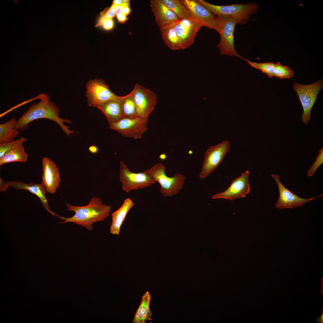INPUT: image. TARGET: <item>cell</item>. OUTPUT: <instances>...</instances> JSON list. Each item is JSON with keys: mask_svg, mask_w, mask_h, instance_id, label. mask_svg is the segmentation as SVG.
Here are the masks:
<instances>
[{"mask_svg": "<svg viewBox=\"0 0 323 323\" xmlns=\"http://www.w3.org/2000/svg\"><path fill=\"white\" fill-rule=\"evenodd\" d=\"M196 0L214 15L237 17L242 23L246 22L249 16L256 12L258 9L257 4L252 3L222 6L213 4L203 0Z\"/></svg>", "mask_w": 323, "mask_h": 323, "instance_id": "8992f818", "label": "cell"}, {"mask_svg": "<svg viewBox=\"0 0 323 323\" xmlns=\"http://www.w3.org/2000/svg\"><path fill=\"white\" fill-rule=\"evenodd\" d=\"M134 203L129 198L125 199L121 206L112 214V221L110 232L113 235H119L120 228L130 209Z\"/></svg>", "mask_w": 323, "mask_h": 323, "instance_id": "ffe728a7", "label": "cell"}, {"mask_svg": "<svg viewBox=\"0 0 323 323\" xmlns=\"http://www.w3.org/2000/svg\"><path fill=\"white\" fill-rule=\"evenodd\" d=\"M294 76V71L289 67L283 65L279 62L275 63L273 76L284 79L292 78Z\"/></svg>", "mask_w": 323, "mask_h": 323, "instance_id": "4316f807", "label": "cell"}, {"mask_svg": "<svg viewBox=\"0 0 323 323\" xmlns=\"http://www.w3.org/2000/svg\"><path fill=\"white\" fill-rule=\"evenodd\" d=\"M138 117L148 119L157 102L156 95L149 89L136 83L131 92Z\"/></svg>", "mask_w": 323, "mask_h": 323, "instance_id": "30bf717a", "label": "cell"}, {"mask_svg": "<svg viewBox=\"0 0 323 323\" xmlns=\"http://www.w3.org/2000/svg\"><path fill=\"white\" fill-rule=\"evenodd\" d=\"M119 178L122 189L126 192L146 188L156 182L144 171L137 173L131 171L122 161L120 162Z\"/></svg>", "mask_w": 323, "mask_h": 323, "instance_id": "52a82bcc", "label": "cell"}, {"mask_svg": "<svg viewBox=\"0 0 323 323\" xmlns=\"http://www.w3.org/2000/svg\"><path fill=\"white\" fill-rule=\"evenodd\" d=\"M131 11V10L129 5L125 7L122 10L121 12V13L127 16L130 13Z\"/></svg>", "mask_w": 323, "mask_h": 323, "instance_id": "d590c367", "label": "cell"}, {"mask_svg": "<svg viewBox=\"0 0 323 323\" xmlns=\"http://www.w3.org/2000/svg\"><path fill=\"white\" fill-rule=\"evenodd\" d=\"M89 150L91 153L95 154L97 153L98 152V148L97 146L94 144L89 147Z\"/></svg>", "mask_w": 323, "mask_h": 323, "instance_id": "e575fe53", "label": "cell"}, {"mask_svg": "<svg viewBox=\"0 0 323 323\" xmlns=\"http://www.w3.org/2000/svg\"><path fill=\"white\" fill-rule=\"evenodd\" d=\"M130 4V3H124L123 2L121 4L116 5L115 6V13L116 15L120 14L121 13V12L122 10L126 6H129Z\"/></svg>", "mask_w": 323, "mask_h": 323, "instance_id": "d6a6232c", "label": "cell"}, {"mask_svg": "<svg viewBox=\"0 0 323 323\" xmlns=\"http://www.w3.org/2000/svg\"><path fill=\"white\" fill-rule=\"evenodd\" d=\"M250 171L246 170L239 177L234 179L225 191L213 195V199H224L233 201L244 197L250 192L249 179Z\"/></svg>", "mask_w": 323, "mask_h": 323, "instance_id": "9a60e30c", "label": "cell"}, {"mask_svg": "<svg viewBox=\"0 0 323 323\" xmlns=\"http://www.w3.org/2000/svg\"><path fill=\"white\" fill-rule=\"evenodd\" d=\"M161 0L163 3L171 10L179 19H184L192 17L188 9L181 2L180 0Z\"/></svg>", "mask_w": 323, "mask_h": 323, "instance_id": "d4e9b609", "label": "cell"}, {"mask_svg": "<svg viewBox=\"0 0 323 323\" xmlns=\"http://www.w3.org/2000/svg\"><path fill=\"white\" fill-rule=\"evenodd\" d=\"M148 119L139 117L134 118H124L109 124L110 128L127 138L137 139L142 138L148 129Z\"/></svg>", "mask_w": 323, "mask_h": 323, "instance_id": "9c48e42d", "label": "cell"}, {"mask_svg": "<svg viewBox=\"0 0 323 323\" xmlns=\"http://www.w3.org/2000/svg\"><path fill=\"white\" fill-rule=\"evenodd\" d=\"M5 183L8 188L9 187H11L16 189L26 190L35 194L40 199L44 209L53 215L55 216V213L52 212L50 210L48 200L45 195L46 191L45 187L42 183L37 184L30 182L28 184H26L14 181H8L5 182Z\"/></svg>", "mask_w": 323, "mask_h": 323, "instance_id": "d6986e66", "label": "cell"}, {"mask_svg": "<svg viewBox=\"0 0 323 323\" xmlns=\"http://www.w3.org/2000/svg\"><path fill=\"white\" fill-rule=\"evenodd\" d=\"M123 3V0H114L112 2V4L116 6L120 4Z\"/></svg>", "mask_w": 323, "mask_h": 323, "instance_id": "f35d334b", "label": "cell"}, {"mask_svg": "<svg viewBox=\"0 0 323 323\" xmlns=\"http://www.w3.org/2000/svg\"><path fill=\"white\" fill-rule=\"evenodd\" d=\"M230 147V142L228 140L210 147L205 155L199 177L203 179L209 175L222 162Z\"/></svg>", "mask_w": 323, "mask_h": 323, "instance_id": "8fae6325", "label": "cell"}, {"mask_svg": "<svg viewBox=\"0 0 323 323\" xmlns=\"http://www.w3.org/2000/svg\"><path fill=\"white\" fill-rule=\"evenodd\" d=\"M86 96L88 105L96 107L119 96L110 89L109 86L101 79L90 80L86 85Z\"/></svg>", "mask_w": 323, "mask_h": 323, "instance_id": "ba28073f", "label": "cell"}, {"mask_svg": "<svg viewBox=\"0 0 323 323\" xmlns=\"http://www.w3.org/2000/svg\"><path fill=\"white\" fill-rule=\"evenodd\" d=\"M27 138L22 137L13 141L0 143V159L10 149L17 145L27 141Z\"/></svg>", "mask_w": 323, "mask_h": 323, "instance_id": "f1b7e54d", "label": "cell"}, {"mask_svg": "<svg viewBox=\"0 0 323 323\" xmlns=\"http://www.w3.org/2000/svg\"><path fill=\"white\" fill-rule=\"evenodd\" d=\"M130 0H123V2L124 3H128L130 2Z\"/></svg>", "mask_w": 323, "mask_h": 323, "instance_id": "ab89813d", "label": "cell"}, {"mask_svg": "<svg viewBox=\"0 0 323 323\" xmlns=\"http://www.w3.org/2000/svg\"><path fill=\"white\" fill-rule=\"evenodd\" d=\"M97 25L101 26L106 30H109L112 29L113 28L114 22L112 19L101 16Z\"/></svg>", "mask_w": 323, "mask_h": 323, "instance_id": "4dcf8cb0", "label": "cell"}, {"mask_svg": "<svg viewBox=\"0 0 323 323\" xmlns=\"http://www.w3.org/2000/svg\"><path fill=\"white\" fill-rule=\"evenodd\" d=\"M0 192H4L6 191L8 188L6 187L5 182L3 181L1 178H0Z\"/></svg>", "mask_w": 323, "mask_h": 323, "instance_id": "8d00e7d4", "label": "cell"}, {"mask_svg": "<svg viewBox=\"0 0 323 323\" xmlns=\"http://www.w3.org/2000/svg\"><path fill=\"white\" fill-rule=\"evenodd\" d=\"M220 39L217 46L221 55H226L246 59L239 55L234 47V32L236 25L241 23L240 19L234 16H218Z\"/></svg>", "mask_w": 323, "mask_h": 323, "instance_id": "277c9868", "label": "cell"}, {"mask_svg": "<svg viewBox=\"0 0 323 323\" xmlns=\"http://www.w3.org/2000/svg\"><path fill=\"white\" fill-rule=\"evenodd\" d=\"M175 22L159 28L165 44L173 50L181 49L179 39L175 29Z\"/></svg>", "mask_w": 323, "mask_h": 323, "instance_id": "7402d4cb", "label": "cell"}, {"mask_svg": "<svg viewBox=\"0 0 323 323\" xmlns=\"http://www.w3.org/2000/svg\"><path fill=\"white\" fill-rule=\"evenodd\" d=\"M123 97L124 96H119L96 107L105 116L109 124L124 118L122 109Z\"/></svg>", "mask_w": 323, "mask_h": 323, "instance_id": "ac0fdd59", "label": "cell"}, {"mask_svg": "<svg viewBox=\"0 0 323 323\" xmlns=\"http://www.w3.org/2000/svg\"><path fill=\"white\" fill-rule=\"evenodd\" d=\"M116 16L118 22L120 23H124L128 19L127 16L121 13L116 15Z\"/></svg>", "mask_w": 323, "mask_h": 323, "instance_id": "836d02e7", "label": "cell"}, {"mask_svg": "<svg viewBox=\"0 0 323 323\" xmlns=\"http://www.w3.org/2000/svg\"><path fill=\"white\" fill-rule=\"evenodd\" d=\"M189 12L191 16L203 23L208 29L220 31L219 19L196 0H181Z\"/></svg>", "mask_w": 323, "mask_h": 323, "instance_id": "4fadbf2b", "label": "cell"}, {"mask_svg": "<svg viewBox=\"0 0 323 323\" xmlns=\"http://www.w3.org/2000/svg\"><path fill=\"white\" fill-rule=\"evenodd\" d=\"M122 109L124 118H134L138 117L133 96L130 92L124 96Z\"/></svg>", "mask_w": 323, "mask_h": 323, "instance_id": "484cf974", "label": "cell"}, {"mask_svg": "<svg viewBox=\"0 0 323 323\" xmlns=\"http://www.w3.org/2000/svg\"><path fill=\"white\" fill-rule=\"evenodd\" d=\"M40 101L37 103H35L30 107L17 121L16 128L19 130L24 131L28 127L30 123L34 120L40 118H46L56 123L62 130L68 136L74 134L73 130H70L69 127L64 124L67 122L71 124V122L67 119L59 117L60 111L59 108L50 99L49 95L41 94Z\"/></svg>", "mask_w": 323, "mask_h": 323, "instance_id": "6da1fadb", "label": "cell"}, {"mask_svg": "<svg viewBox=\"0 0 323 323\" xmlns=\"http://www.w3.org/2000/svg\"><path fill=\"white\" fill-rule=\"evenodd\" d=\"M323 309H322V313L321 315L318 318H316V317H315V318L316 319V323H319V322L320 323H323Z\"/></svg>", "mask_w": 323, "mask_h": 323, "instance_id": "74e56055", "label": "cell"}, {"mask_svg": "<svg viewBox=\"0 0 323 323\" xmlns=\"http://www.w3.org/2000/svg\"><path fill=\"white\" fill-rule=\"evenodd\" d=\"M150 6L159 28L176 22L179 18L161 0H151Z\"/></svg>", "mask_w": 323, "mask_h": 323, "instance_id": "e0dca14e", "label": "cell"}, {"mask_svg": "<svg viewBox=\"0 0 323 323\" xmlns=\"http://www.w3.org/2000/svg\"><path fill=\"white\" fill-rule=\"evenodd\" d=\"M246 61L252 67L260 70L263 73L266 74L270 78L273 76V71L275 65L273 62L256 63L247 60Z\"/></svg>", "mask_w": 323, "mask_h": 323, "instance_id": "83f0119b", "label": "cell"}, {"mask_svg": "<svg viewBox=\"0 0 323 323\" xmlns=\"http://www.w3.org/2000/svg\"><path fill=\"white\" fill-rule=\"evenodd\" d=\"M204 24L193 17L179 19L175 23L181 49H184L194 42L196 33Z\"/></svg>", "mask_w": 323, "mask_h": 323, "instance_id": "7c38bea8", "label": "cell"}, {"mask_svg": "<svg viewBox=\"0 0 323 323\" xmlns=\"http://www.w3.org/2000/svg\"><path fill=\"white\" fill-rule=\"evenodd\" d=\"M323 87V80L309 85H302L297 82L293 85L292 88L296 92L303 108L301 119L306 125L310 119L311 109Z\"/></svg>", "mask_w": 323, "mask_h": 323, "instance_id": "5b68a950", "label": "cell"}, {"mask_svg": "<svg viewBox=\"0 0 323 323\" xmlns=\"http://www.w3.org/2000/svg\"><path fill=\"white\" fill-rule=\"evenodd\" d=\"M151 298V296L148 291L143 295L133 319V323H144L146 321L152 320V313L149 307Z\"/></svg>", "mask_w": 323, "mask_h": 323, "instance_id": "44dd1931", "label": "cell"}, {"mask_svg": "<svg viewBox=\"0 0 323 323\" xmlns=\"http://www.w3.org/2000/svg\"><path fill=\"white\" fill-rule=\"evenodd\" d=\"M323 163V148L319 151L318 156L316 158V160L307 172V175L309 177L313 176L318 167Z\"/></svg>", "mask_w": 323, "mask_h": 323, "instance_id": "f546056e", "label": "cell"}, {"mask_svg": "<svg viewBox=\"0 0 323 323\" xmlns=\"http://www.w3.org/2000/svg\"><path fill=\"white\" fill-rule=\"evenodd\" d=\"M43 167L42 182L46 191L54 194L60 185L58 168L56 164L50 159L45 157L42 159Z\"/></svg>", "mask_w": 323, "mask_h": 323, "instance_id": "2e32d148", "label": "cell"}, {"mask_svg": "<svg viewBox=\"0 0 323 323\" xmlns=\"http://www.w3.org/2000/svg\"><path fill=\"white\" fill-rule=\"evenodd\" d=\"M271 176L276 182L279 190V198L275 205L277 208L282 209L300 207L306 202L323 196L322 194L308 199L301 198L286 188L281 182L280 178L277 174H272Z\"/></svg>", "mask_w": 323, "mask_h": 323, "instance_id": "5bb4252c", "label": "cell"}, {"mask_svg": "<svg viewBox=\"0 0 323 323\" xmlns=\"http://www.w3.org/2000/svg\"><path fill=\"white\" fill-rule=\"evenodd\" d=\"M165 165L157 163L144 171L159 183L160 192L165 197L172 196L176 194L182 188L185 177L182 174L176 173L169 177L166 174Z\"/></svg>", "mask_w": 323, "mask_h": 323, "instance_id": "3957f363", "label": "cell"}, {"mask_svg": "<svg viewBox=\"0 0 323 323\" xmlns=\"http://www.w3.org/2000/svg\"><path fill=\"white\" fill-rule=\"evenodd\" d=\"M67 210L74 211V214L70 217L65 218L55 214V216L64 221L60 223L73 222L83 226L89 231L93 229V225L95 222L104 220L109 215L111 207L103 203L102 200L97 197L91 199L88 204L79 206L71 205L66 203Z\"/></svg>", "mask_w": 323, "mask_h": 323, "instance_id": "7a4b0ae2", "label": "cell"}, {"mask_svg": "<svg viewBox=\"0 0 323 323\" xmlns=\"http://www.w3.org/2000/svg\"><path fill=\"white\" fill-rule=\"evenodd\" d=\"M17 121L14 117L7 122L0 124V143L11 141L20 133L16 127Z\"/></svg>", "mask_w": 323, "mask_h": 323, "instance_id": "603a6c76", "label": "cell"}, {"mask_svg": "<svg viewBox=\"0 0 323 323\" xmlns=\"http://www.w3.org/2000/svg\"><path fill=\"white\" fill-rule=\"evenodd\" d=\"M20 144L7 152L0 159V166L4 164L13 162H24L27 160L28 155L22 145Z\"/></svg>", "mask_w": 323, "mask_h": 323, "instance_id": "cb8c5ba5", "label": "cell"}, {"mask_svg": "<svg viewBox=\"0 0 323 323\" xmlns=\"http://www.w3.org/2000/svg\"><path fill=\"white\" fill-rule=\"evenodd\" d=\"M116 5L112 4L105 12L102 13L101 16L110 19H112L116 14L115 13V7Z\"/></svg>", "mask_w": 323, "mask_h": 323, "instance_id": "1f68e13d", "label": "cell"}]
</instances>
